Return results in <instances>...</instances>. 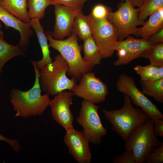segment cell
<instances>
[{
	"instance_id": "13",
	"label": "cell",
	"mask_w": 163,
	"mask_h": 163,
	"mask_svg": "<svg viewBox=\"0 0 163 163\" xmlns=\"http://www.w3.org/2000/svg\"><path fill=\"white\" fill-rule=\"evenodd\" d=\"M54 6L55 23L54 30L51 33L53 37L62 40L69 37L73 33V26L75 18L82 9H78L61 4Z\"/></svg>"
},
{
	"instance_id": "36",
	"label": "cell",
	"mask_w": 163,
	"mask_h": 163,
	"mask_svg": "<svg viewBox=\"0 0 163 163\" xmlns=\"http://www.w3.org/2000/svg\"><path fill=\"white\" fill-rule=\"evenodd\" d=\"M1 24L0 23V39H4V34L3 32L1 29Z\"/></svg>"
},
{
	"instance_id": "29",
	"label": "cell",
	"mask_w": 163,
	"mask_h": 163,
	"mask_svg": "<svg viewBox=\"0 0 163 163\" xmlns=\"http://www.w3.org/2000/svg\"><path fill=\"white\" fill-rule=\"evenodd\" d=\"M112 161L113 163H136L132 150H125L121 154L114 156Z\"/></svg>"
},
{
	"instance_id": "2",
	"label": "cell",
	"mask_w": 163,
	"mask_h": 163,
	"mask_svg": "<svg viewBox=\"0 0 163 163\" xmlns=\"http://www.w3.org/2000/svg\"><path fill=\"white\" fill-rule=\"evenodd\" d=\"M124 104L118 110L103 109L102 112L106 120L112 126V129L124 141L137 127L145 123L150 119L141 109L134 107L131 99L124 94Z\"/></svg>"
},
{
	"instance_id": "19",
	"label": "cell",
	"mask_w": 163,
	"mask_h": 163,
	"mask_svg": "<svg viewBox=\"0 0 163 163\" xmlns=\"http://www.w3.org/2000/svg\"><path fill=\"white\" fill-rule=\"evenodd\" d=\"M82 49L84 53L83 57L85 62L89 63L93 67L100 64L102 54L97 47L93 36L83 40Z\"/></svg>"
},
{
	"instance_id": "27",
	"label": "cell",
	"mask_w": 163,
	"mask_h": 163,
	"mask_svg": "<svg viewBox=\"0 0 163 163\" xmlns=\"http://www.w3.org/2000/svg\"><path fill=\"white\" fill-rule=\"evenodd\" d=\"M112 11L109 7L102 4H97L93 8L89 14L92 17L97 19L107 18L109 13Z\"/></svg>"
},
{
	"instance_id": "5",
	"label": "cell",
	"mask_w": 163,
	"mask_h": 163,
	"mask_svg": "<svg viewBox=\"0 0 163 163\" xmlns=\"http://www.w3.org/2000/svg\"><path fill=\"white\" fill-rule=\"evenodd\" d=\"M162 143L156 135L153 121L150 119L132 132L125 141L124 149L133 152L136 163H145L149 154Z\"/></svg>"
},
{
	"instance_id": "1",
	"label": "cell",
	"mask_w": 163,
	"mask_h": 163,
	"mask_svg": "<svg viewBox=\"0 0 163 163\" xmlns=\"http://www.w3.org/2000/svg\"><path fill=\"white\" fill-rule=\"evenodd\" d=\"M31 62L34 66L35 74L34 85L29 90L25 91L12 88L10 94V102L16 112V117L27 118L41 115L49 106L51 101L49 94H41V90L39 82V70L36 67L34 61Z\"/></svg>"
},
{
	"instance_id": "6",
	"label": "cell",
	"mask_w": 163,
	"mask_h": 163,
	"mask_svg": "<svg viewBox=\"0 0 163 163\" xmlns=\"http://www.w3.org/2000/svg\"><path fill=\"white\" fill-rule=\"evenodd\" d=\"M117 10L112 11L107 19L117 28L118 31V41L124 40L130 35L137 37V27L143 26L145 21H141L138 19L139 8L133 7L130 0H122L117 5Z\"/></svg>"
},
{
	"instance_id": "16",
	"label": "cell",
	"mask_w": 163,
	"mask_h": 163,
	"mask_svg": "<svg viewBox=\"0 0 163 163\" xmlns=\"http://www.w3.org/2000/svg\"><path fill=\"white\" fill-rule=\"evenodd\" d=\"M30 23L31 27L34 29L37 35L42 53V59L39 61H34L36 67L40 70L45 66L52 63V59L50 56L51 52L49 49L50 46L47 37L40 24V19L38 18H32Z\"/></svg>"
},
{
	"instance_id": "32",
	"label": "cell",
	"mask_w": 163,
	"mask_h": 163,
	"mask_svg": "<svg viewBox=\"0 0 163 163\" xmlns=\"http://www.w3.org/2000/svg\"><path fill=\"white\" fill-rule=\"evenodd\" d=\"M147 40L152 45L163 42V28L151 35Z\"/></svg>"
},
{
	"instance_id": "7",
	"label": "cell",
	"mask_w": 163,
	"mask_h": 163,
	"mask_svg": "<svg viewBox=\"0 0 163 163\" xmlns=\"http://www.w3.org/2000/svg\"><path fill=\"white\" fill-rule=\"evenodd\" d=\"M100 107L83 100L76 121L83 128L82 133L89 142L95 145L101 143L107 132L102 125L98 113Z\"/></svg>"
},
{
	"instance_id": "28",
	"label": "cell",
	"mask_w": 163,
	"mask_h": 163,
	"mask_svg": "<svg viewBox=\"0 0 163 163\" xmlns=\"http://www.w3.org/2000/svg\"><path fill=\"white\" fill-rule=\"evenodd\" d=\"M163 162V143L155 147L149 154L146 159V163H162Z\"/></svg>"
},
{
	"instance_id": "20",
	"label": "cell",
	"mask_w": 163,
	"mask_h": 163,
	"mask_svg": "<svg viewBox=\"0 0 163 163\" xmlns=\"http://www.w3.org/2000/svg\"><path fill=\"white\" fill-rule=\"evenodd\" d=\"M17 56L25 57V51L18 45H11L4 39H0V77L5 64L9 60Z\"/></svg>"
},
{
	"instance_id": "10",
	"label": "cell",
	"mask_w": 163,
	"mask_h": 163,
	"mask_svg": "<svg viewBox=\"0 0 163 163\" xmlns=\"http://www.w3.org/2000/svg\"><path fill=\"white\" fill-rule=\"evenodd\" d=\"M71 91L73 95L94 104L104 102L109 93L107 85L92 71L85 74Z\"/></svg>"
},
{
	"instance_id": "35",
	"label": "cell",
	"mask_w": 163,
	"mask_h": 163,
	"mask_svg": "<svg viewBox=\"0 0 163 163\" xmlns=\"http://www.w3.org/2000/svg\"><path fill=\"white\" fill-rule=\"evenodd\" d=\"M145 0H130L133 7H140L143 4Z\"/></svg>"
},
{
	"instance_id": "8",
	"label": "cell",
	"mask_w": 163,
	"mask_h": 163,
	"mask_svg": "<svg viewBox=\"0 0 163 163\" xmlns=\"http://www.w3.org/2000/svg\"><path fill=\"white\" fill-rule=\"evenodd\" d=\"M116 86L118 91L128 96L132 103L140 107L152 120L163 119V114L157 106L137 88L133 77L121 74L117 81Z\"/></svg>"
},
{
	"instance_id": "26",
	"label": "cell",
	"mask_w": 163,
	"mask_h": 163,
	"mask_svg": "<svg viewBox=\"0 0 163 163\" xmlns=\"http://www.w3.org/2000/svg\"><path fill=\"white\" fill-rule=\"evenodd\" d=\"M159 68L150 64L145 66L137 65L134 67V70L140 76L141 80L148 81L153 79L157 74Z\"/></svg>"
},
{
	"instance_id": "9",
	"label": "cell",
	"mask_w": 163,
	"mask_h": 163,
	"mask_svg": "<svg viewBox=\"0 0 163 163\" xmlns=\"http://www.w3.org/2000/svg\"><path fill=\"white\" fill-rule=\"evenodd\" d=\"M92 31V36L103 58L111 57L114 50L113 46L118 41L116 27L107 18L97 19L88 15Z\"/></svg>"
},
{
	"instance_id": "24",
	"label": "cell",
	"mask_w": 163,
	"mask_h": 163,
	"mask_svg": "<svg viewBox=\"0 0 163 163\" xmlns=\"http://www.w3.org/2000/svg\"><path fill=\"white\" fill-rule=\"evenodd\" d=\"M28 14L30 19L38 18L40 20L44 16L45 10L49 6L53 5L50 0H27Z\"/></svg>"
},
{
	"instance_id": "31",
	"label": "cell",
	"mask_w": 163,
	"mask_h": 163,
	"mask_svg": "<svg viewBox=\"0 0 163 163\" xmlns=\"http://www.w3.org/2000/svg\"><path fill=\"white\" fill-rule=\"evenodd\" d=\"M0 140L4 141L7 143L15 152H18L21 150V145L18 140L9 139L0 134Z\"/></svg>"
},
{
	"instance_id": "11",
	"label": "cell",
	"mask_w": 163,
	"mask_h": 163,
	"mask_svg": "<svg viewBox=\"0 0 163 163\" xmlns=\"http://www.w3.org/2000/svg\"><path fill=\"white\" fill-rule=\"evenodd\" d=\"M73 96L71 91H63L54 96L49 105L53 119L66 132L75 129L73 126L74 117L70 108L73 104Z\"/></svg>"
},
{
	"instance_id": "30",
	"label": "cell",
	"mask_w": 163,
	"mask_h": 163,
	"mask_svg": "<svg viewBox=\"0 0 163 163\" xmlns=\"http://www.w3.org/2000/svg\"><path fill=\"white\" fill-rule=\"evenodd\" d=\"M53 5L61 4L72 8L82 9L85 3L88 0H50Z\"/></svg>"
},
{
	"instance_id": "3",
	"label": "cell",
	"mask_w": 163,
	"mask_h": 163,
	"mask_svg": "<svg viewBox=\"0 0 163 163\" xmlns=\"http://www.w3.org/2000/svg\"><path fill=\"white\" fill-rule=\"evenodd\" d=\"M69 68L67 62L59 54L55 57L52 63L39 70V82L41 91L52 96L63 91H72L77 84V81L67 76Z\"/></svg>"
},
{
	"instance_id": "4",
	"label": "cell",
	"mask_w": 163,
	"mask_h": 163,
	"mask_svg": "<svg viewBox=\"0 0 163 163\" xmlns=\"http://www.w3.org/2000/svg\"><path fill=\"white\" fill-rule=\"evenodd\" d=\"M50 47L58 51L69 66L67 75L79 81L85 73L92 71L93 67L84 60L81 51L82 48L78 43V38L74 33L65 40L54 39L51 33L46 32Z\"/></svg>"
},
{
	"instance_id": "21",
	"label": "cell",
	"mask_w": 163,
	"mask_h": 163,
	"mask_svg": "<svg viewBox=\"0 0 163 163\" xmlns=\"http://www.w3.org/2000/svg\"><path fill=\"white\" fill-rule=\"evenodd\" d=\"M73 33L78 38L83 40L92 36V31L88 15H84L81 10L76 16L73 26Z\"/></svg>"
},
{
	"instance_id": "38",
	"label": "cell",
	"mask_w": 163,
	"mask_h": 163,
	"mask_svg": "<svg viewBox=\"0 0 163 163\" xmlns=\"http://www.w3.org/2000/svg\"><path fill=\"white\" fill-rule=\"evenodd\" d=\"M120 0V1H121V0Z\"/></svg>"
},
{
	"instance_id": "23",
	"label": "cell",
	"mask_w": 163,
	"mask_h": 163,
	"mask_svg": "<svg viewBox=\"0 0 163 163\" xmlns=\"http://www.w3.org/2000/svg\"><path fill=\"white\" fill-rule=\"evenodd\" d=\"M139 57L148 59L150 64L160 67L163 66V42L154 45L143 51Z\"/></svg>"
},
{
	"instance_id": "18",
	"label": "cell",
	"mask_w": 163,
	"mask_h": 163,
	"mask_svg": "<svg viewBox=\"0 0 163 163\" xmlns=\"http://www.w3.org/2000/svg\"><path fill=\"white\" fill-rule=\"evenodd\" d=\"M0 5L24 22H30L27 10V0H4L0 2Z\"/></svg>"
},
{
	"instance_id": "22",
	"label": "cell",
	"mask_w": 163,
	"mask_h": 163,
	"mask_svg": "<svg viewBox=\"0 0 163 163\" xmlns=\"http://www.w3.org/2000/svg\"><path fill=\"white\" fill-rule=\"evenodd\" d=\"M140 83L142 93L153 97L159 103H163V78L158 80H140Z\"/></svg>"
},
{
	"instance_id": "17",
	"label": "cell",
	"mask_w": 163,
	"mask_h": 163,
	"mask_svg": "<svg viewBox=\"0 0 163 163\" xmlns=\"http://www.w3.org/2000/svg\"><path fill=\"white\" fill-rule=\"evenodd\" d=\"M163 28V7L150 15L142 27L138 28L137 37L148 39Z\"/></svg>"
},
{
	"instance_id": "25",
	"label": "cell",
	"mask_w": 163,
	"mask_h": 163,
	"mask_svg": "<svg viewBox=\"0 0 163 163\" xmlns=\"http://www.w3.org/2000/svg\"><path fill=\"white\" fill-rule=\"evenodd\" d=\"M163 7V0H145L139 8L138 19L145 21L149 16Z\"/></svg>"
},
{
	"instance_id": "37",
	"label": "cell",
	"mask_w": 163,
	"mask_h": 163,
	"mask_svg": "<svg viewBox=\"0 0 163 163\" xmlns=\"http://www.w3.org/2000/svg\"><path fill=\"white\" fill-rule=\"evenodd\" d=\"M3 0H0V2H1V1H3Z\"/></svg>"
},
{
	"instance_id": "34",
	"label": "cell",
	"mask_w": 163,
	"mask_h": 163,
	"mask_svg": "<svg viewBox=\"0 0 163 163\" xmlns=\"http://www.w3.org/2000/svg\"><path fill=\"white\" fill-rule=\"evenodd\" d=\"M163 78V66L159 67L156 75L152 80H158Z\"/></svg>"
},
{
	"instance_id": "12",
	"label": "cell",
	"mask_w": 163,
	"mask_h": 163,
	"mask_svg": "<svg viewBox=\"0 0 163 163\" xmlns=\"http://www.w3.org/2000/svg\"><path fill=\"white\" fill-rule=\"evenodd\" d=\"M126 38L125 40L118 41L113 45L114 50L117 51L118 58L113 63L115 66L127 65L139 58L143 51L153 46L146 38H136L131 35Z\"/></svg>"
},
{
	"instance_id": "14",
	"label": "cell",
	"mask_w": 163,
	"mask_h": 163,
	"mask_svg": "<svg viewBox=\"0 0 163 163\" xmlns=\"http://www.w3.org/2000/svg\"><path fill=\"white\" fill-rule=\"evenodd\" d=\"M64 141L69 153L78 163H91L92 156L90 142L82 132L75 129L66 132Z\"/></svg>"
},
{
	"instance_id": "15",
	"label": "cell",
	"mask_w": 163,
	"mask_h": 163,
	"mask_svg": "<svg viewBox=\"0 0 163 163\" xmlns=\"http://www.w3.org/2000/svg\"><path fill=\"white\" fill-rule=\"evenodd\" d=\"M0 20L7 28L10 27L18 30L21 38L18 45L24 51L29 43V40L34 34L30 23H26L17 18L0 5Z\"/></svg>"
},
{
	"instance_id": "33",
	"label": "cell",
	"mask_w": 163,
	"mask_h": 163,
	"mask_svg": "<svg viewBox=\"0 0 163 163\" xmlns=\"http://www.w3.org/2000/svg\"><path fill=\"white\" fill-rule=\"evenodd\" d=\"M153 121V129L156 135L163 137V119H157Z\"/></svg>"
}]
</instances>
